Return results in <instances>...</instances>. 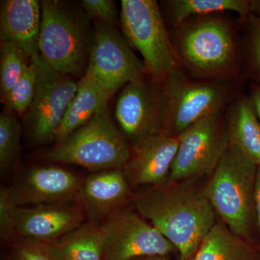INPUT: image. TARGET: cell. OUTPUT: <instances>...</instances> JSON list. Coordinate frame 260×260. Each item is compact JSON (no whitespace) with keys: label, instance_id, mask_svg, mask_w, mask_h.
<instances>
[{"label":"cell","instance_id":"obj_1","mask_svg":"<svg viewBox=\"0 0 260 260\" xmlns=\"http://www.w3.org/2000/svg\"><path fill=\"white\" fill-rule=\"evenodd\" d=\"M134 204L138 213L175 246L181 260L192 259L217 221L204 189L179 181L150 186L135 197Z\"/></svg>","mask_w":260,"mask_h":260},{"label":"cell","instance_id":"obj_2","mask_svg":"<svg viewBox=\"0 0 260 260\" xmlns=\"http://www.w3.org/2000/svg\"><path fill=\"white\" fill-rule=\"evenodd\" d=\"M176 28L173 45L178 59L194 76L223 81L239 71L235 34L223 17H193Z\"/></svg>","mask_w":260,"mask_h":260},{"label":"cell","instance_id":"obj_3","mask_svg":"<svg viewBox=\"0 0 260 260\" xmlns=\"http://www.w3.org/2000/svg\"><path fill=\"white\" fill-rule=\"evenodd\" d=\"M258 166L229 143L205 184L214 211L234 234L250 238L256 220L255 184Z\"/></svg>","mask_w":260,"mask_h":260},{"label":"cell","instance_id":"obj_4","mask_svg":"<svg viewBox=\"0 0 260 260\" xmlns=\"http://www.w3.org/2000/svg\"><path fill=\"white\" fill-rule=\"evenodd\" d=\"M130 154L131 149L114 124L107 107L88 123L56 143L44 154V158L98 172L122 169Z\"/></svg>","mask_w":260,"mask_h":260},{"label":"cell","instance_id":"obj_5","mask_svg":"<svg viewBox=\"0 0 260 260\" xmlns=\"http://www.w3.org/2000/svg\"><path fill=\"white\" fill-rule=\"evenodd\" d=\"M83 17L59 0L42 2L39 53L61 74L80 76L88 66L92 39Z\"/></svg>","mask_w":260,"mask_h":260},{"label":"cell","instance_id":"obj_6","mask_svg":"<svg viewBox=\"0 0 260 260\" xmlns=\"http://www.w3.org/2000/svg\"><path fill=\"white\" fill-rule=\"evenodd\" d=\"M120 18L124 37L143 57L146 73L162 83L180 63L155 0H122Z\"/></svg>","mask_w":260,"mask_h":260},{"label":"cell","instance_id":"obj_7","mask_svg":"<svg viewBox=\"0 0 260 260\" xmlns=\"http://www.w3.org/2000/svg\"><path fill=\"white\" fill-rule=\"evenodd\" d=\"M162 131L178 136L197 121L221 112L232 97L220 80L193 81L181 71H173L162 83Z\"/></svg>","mask_w":260,"mask_h":260},{"label":"cell","instance_id":"obj_8","mask_svg":"<svg viewBox=\"0 0 260 260\" xmlns=\"http://www.w3.org/2000/svg\"><path fill=\"white\" fill-rule=\"evenodd\" d=\"M178 136L179 149L169 175L172 181L210 175L229 145L223 111L197 121Z\"/></svg>","mask_w":260,"mask_h":260},{"label":"cell","instance_id":"obj_9","mask_svg":"<svg viewBox=\"0 0 260 260\" xmlns=\"http://www.w3.org/2000/svg\"><path fill=\"white\" fill-rule=\"evenodd\" d=\"M30 59L37 64L38 80L34 99L25 113V121L32 141L42 144L54 140L76 93L78 83L72 76L53 69L39 53Z\"/></svg>","mask_w":260,"mask_h":260},{"label":"cell","instance_id":"obj_10","mask_svg":"<svg viewBox=\"0 0 260 260\" xmlns=\"http://www.w3.org/2000/svg\"><path fill=\"white\" fill-rule=\"evenodd\" d=\"M85 74L96 80L109 98L126 84L147 74L125 37L112 25L98 24Z\"/></svg>","mask_w":260,"mask_h":260},{"label":"cell","instance_id":"obj_11","mask_svg":"<svg viewBox=\"0 0 260 260\" xmlns=\"http://www.w3.org/2000/svg\"><path fill=\"white\" fill-rule=\"evenodd\" d=\"M115 118L124 138L134 145L162 131V83L143 76L126 84L116 100Z\"/></svg>","mask_w":260,"mask_h":260},{"label":"cell","instance_id":"obj_12","mask_svg":"<svg viewBox=\"0 0 260 260\" xmlns=\"http://www.w3.org/2000/svg\"><path fill=\"white\" fill-rule=\"evenodd\" d=\"M104 225L102 260L167 256L177 249L156 228L131 210H122Z\"/></svg>","mask_w":260,"mask_h":260},{"label":"cell","instance_id":"obj_13","mask_svg":"<svg viewBox=\"0 0 260 260\" xmlns=\"http://www.w3.org/2000/svg\"><path fill=\"white\" fill-rule=\"evenodd\" d=\"M85 217L83 208L75 203L19 206L13 242H56L83 225Z\"/></svg>","mask_w":260,"mask_h":260},{"label":"cell","instance_id":"obj_14","mask_svg":"<svg viewBox=\"0 0 260 260\" xmlns=\"http://www.w3.org/2000/svg\"><path fill=\"white\" fill-rule=\"evenodd\" d=\"M179 145V136H172L164 131L133 145L122 168L129 184L156 186L169 181Z\"/></svg>","mask_w":260,"mask_h":260},{"label":"cell","instance_id":"obj_15","mask_svg":"<svg viewBox=\"0 0 260 260\" xmlns=\"http://www.w3.org/2000/svg\"><path fill=\"white\" fill-rule=\"evenodd\" d=\"M83 181L56 166L32 168L13 186L20 206L64 204L78 201Z\"/></svg>","mask_w":260,"mask_h":260},{"label":"cell","instance_id":"obj_16","mask_svg":"<svg viewBox=\"0 0 260 260\" xmlns=\"http://www.w3.org/2000/svg\"><path fill=\"white\" fill-rule=\"evenodd\" d=\"M131 197L129 181L122 169H111L90 174L83 181L78 202L90 223L104 225Z\"/></svg>","mask_w":260,"mask_h":260},{"label":"cell","instance_id":"obj_17","mask_svg":"<svg viewBox=\"0 0 260 260\" xmlns=\"http://www.w3.org/2000/svg\"><path fill=\"white\" fill-rule=\"evenodd\" d=\"M42 3L37 0H5L0 8L1 42H10L27 58L39 53Z\"/></svg>","mask_w":260,"mask_h":260},{"label":"cell","instance_id":"obj_18","mask_svg":"<svg viewBox=\"0 0 260 260\" xmlns=\"http://www.w3.org/2000/svg\"><path fill=\"white\" fill-rule=\"evenodd\" d=\"M105 235L104 225L88 222L56 242L34 244L55 260H102Z\"/></svg>","mask_w":260,"mask_h":260},{"label":"cell","instance_id":"obj_19","mask_svg":"<svg viewBox=\"0 0 260 260\" xmlns=\"http://www.w3.org/2000/svg\"><path fill=\"white\" fill-rule=\"evenodd\" d=\"M109 95L96 80L84 74L78 82V89L65 113L60 127L54 138L56 143L88 123L98 113L107 107Z\"/></svg>","mask_w":260,"mask_h":260},{"label":"cell","instance_id":"obj_20","mask_svg":"<svg viewBox=\"0 0 260 260\" xmlns=\"http://www.w3.org/2000/svg\"><path fill=\"white\" fill-rule=\"evenodd\" d=\"M229 143L260 165V124L249 97L239 98L226 115Z\"/></svg>","mask_w":260,"mask_h":260},{"label":"cell","instance_id":"obj_21","mask_svg":"<svg viewBox=\"0 0 260 260\" xmlns=\"http://www.w3.org/2000/svg\"><path fill=\"white\" fill-rule=\"evenodd\" d=\"M191 260H254V256L246 239L218 218Z\"/></svg>","mask_w":260,"mask_h":260},{"label":"cell","instance_id":"obj_22","mask_svg":"<svg viewBox=\"0 0 260 260\" xmlns=\"http://www.w3.org/2000/svg\"><path fill=\"white\" fill-rule=\"evenodd\" d=\"M165 3L175 27L193 17L234 12L245 20L251 13V1L247 0H170Z\"/></svg>","mask_w":260,"mask_h":260},{"label":"cell","instance_id":"obj_23","mask_svg":"<svg viewBox=\"0 0 260 260\" xmlns=\"http://www.w3.org/2000/svg\"><path fill=\"white\" fill-rule=\"evenodd\" d=\"M21 125L16 114L5 109L0 116V167L9 170L18 161L20 154Z\"/></svg>","mask_w":260,"mask_h":260},{"label":"cell","instance_id":"obj_24","mask_svg":"<svg viewBox=\"0 0 260 260\" xmlns=\"http://www.w3.org/2000/svg\"><path fill=\"white\" fill-rule=\"evenodd\" d=\"M38 80V69L35 61L30 59L23 70V74L8 95L1 100L5 109L15 114H24L31 104Z\"/></svg>","mask_w":260,"mask_h":260},{"label":"cell","instance_id":"obj_25","mask_svg":"<svg viewBox=\"0 0 260 260\" xmlns=\"http://www.w3.org/2000/svg\"><path fill=\"white\" fill-rule=\"evenodd\" d=\"M25 54L15 44L1 42L0 47V92L1 100L8 93L23 74L28 63Z\"/></svg>","mask_w":260,"mask_h":260},{"label":"cell","instance_id":"obj_26","mask_svg":"<svg viewBox=\"0 0 260 260\" xmlns=\"http://www.w3.org/2000/svg\"><path fill=\"white\" fill-rule=\"evenodd\" d=\"M245 21L247 25L246 71L254 83L260 85V16L251 13Z\"/></svg>","mask_w":260,"mask_h":260},{"label":"cell","instance_id":"obj_27","mask_svg":"<svg viewBox=\"0 0 260 260\" xmlns=\"http://www.w3.org/2000/svg\"><path fill=\"white\" fill-rule=\"evenodd\" d=\"M19 205L13 186L0 189V235L3 240L13 241L15 214Z\"/></svg>","mask_w":260,"mask_h":260},{"label":"cell","instance_id":"obj_28","mask_svg":"<svg viewBox=\"0 0 260 260\" xmlns=\"http://www.w3.org/2000/svg\"><path fill=\"white\" fill-rule=\"evenodd\" d=\"M82 5L89 18L109 25L115 22L117 14L115 3L112 0H83Z\"/></svg>","mask_w":260,"mask_h":260},{"label":"cell","instance_id":"obj_29","mask_svg":"<svg viewBox=\"0 0 260 260\" xmlns=\"http://www.w3.org/2000/svg\"><path fill=\"white\" fill-rule=\"evenodd\" d=\"M11 260H55L34 243L14 242L10 251Z\"/></svg>","mask_w":260,"mask_h":260},{"label":"cell","instance_id":"obj_30","mask_svg":"<svg viewBox=\"0 0 260 260\" xmlns=\"http://www.w3.org/2000/svg\"><path fill=\"white\" fill-rule=\"evenodd\" d=\"M249 99L252 103L260 124V85L259 84H253L251 88Z\"/></svg>","mask_w":260,"mask_h":260},{"label":"cell","instance_id":"obj_31","mask_svg":"<svg viewBox=\"0 0 260 260\" xmlns=\"http://www.w3.org/2000/svg\"><path fill=\"white\" fill-rule=\"evenodd\" d=\"M255 210L256 222L259 227L260 235V165L258 166L256 171L255 184Z\"/></svg>","mask_w":260,"mask_h":260},{"label":"cell","instance_id":"obj_32","mask_svg":"<svg viewBox=\"0 0 260 260\" xmlns=\"http://www.w3.org/2000/svg\"><path fill=\"white\" fill-rule=\"evenodd\" d=\"M251 13L260 16V0L251 1Z\"/></svg>","mask_w":260,"mask_h":260},{"label":"cell","instance_id":"obj_33","mask_svg":"<svg viewBox=\"0 0 260 260\" xmlns=\"http://www.w3.org/2000/svg\"><path fill=\"white\" fill-rule=\"evenodd\" d=\"M135 260H169L166 256H147V257L140 258Z\"/></svg>","mask_w":260,"mask_h":260}]
</instances>
